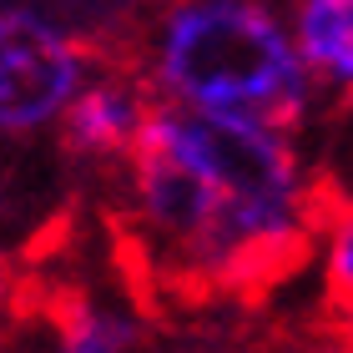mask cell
Here are the masks:
<instances>
[{
	"instance_id": "1",
	"label": "cell",
	"mask_w": 353,
	"mask_h": 353,
	"mask_svg": "<svg viewBox=\"0 0 353 353\" xmlns=\"http://www.w3.org/2000/svg\"><path fill=\"white\" fill-rule=\"evenodd\" d=\"M121 232L147 278L176 293H237L318 248L303 132L162 106L121 167Z\"/></svg>"
},
{
	"instance_id": "2",
	"label": "cell",
	"mask_w": 353,
	"mask_h": 353,
	"mask_svg": "<svg viewBox=\"0 0 353 353\" xmlns=\"http://www.w3.org/2000/svg\"><path fill=\"white\" fill-rule=\"evenodd\" d=\"M132 66L162 106L197 117L303 132L323 106L293 0H152Z\"/></svg>"
},
{
	"instance_id": "3",
	"label": "cell",
	"mask_w": 353,
	"mask_h": 353,
	"mask_svg": "<svg viewBox=\"0 0 353 353\" xmlns=\"http://www.w3.org/2000/svg\"><path fill=\"white\" fill-rule=\"evenodd\" d=\"M96 61L71 26L41 6H0V141L61 132Z\"/></svg>"
},
{
	"instance_id": "4",
	"label": "cell",
	"mask_w": 353,
	"mask_h": 353,
	"mask_svg": "<svg viewBox=\"0 0 353 353\" xmlns=\"http://www.w3.org/2000/svg\"><path fill=\"white\" fill-rule=\"evenodd\" d=\"M157 111H162V101L152 96V86L141 81L137 66H101L96 61L91 81L81 86V96L71 101L66 121H61V137L86 162L126 167L132 152L147 141Z\"/></svg>"
},
{
	"instance_id": "5",
	"label": "cell",
	"mask_w": 353,
	"mask_h": 353,
	"mask_svg": "<svg viewBox=\"0 0 353 353\" xmlns=\"http://www.w3.org/2000/svg\"><path fill=\"white\" fill-rule=\"evenodd\" d=\"M141 318L117 298H76L56 313H26L10 353H137Z\"/></svg>"
},
{
	"instance_id": "6",
	"label": "cell",
	"mask_w": 353,
	"mask_h": 353,
	"mask_svg": "<svg viewBox=\"0 0 353 353\" xmlns=\"http://www.w3.org/2000/svg\"><path fill=\"white\" fill-rule=\"evenodd\" d=\"M293 26L323 101L353 96V0H293Z\"/></svg>"
},
{
	"instance_id": "7",
	"label": "cell",
	"mask_w": 353,
	"mask_h": 353,
	"mask_svg": "<svg viewBox=\"0 0 353 353\" xmlns=\"http://www.w3.org/2000/svg\"><path fill=\"white\" fill-rule=\"evenodd\" d=\"M303 152H308L323 207L353 212V96L318 106V117L303 126Z\"/></svg>"
},
{
	"instance_id": "8",
	"label": "cell",
	"mask_w": 353,
	"mask_h": 353,
	"mask_svg": "<svg viewBox=\"0 0 353 353\" xmlns=\"http://www.w3.org/2000/svg\"><path fill=\"white\" fill-rule=\"evenodd\" d=\"M318 278H323V298L333 318L353 339V212H328L323 232H318Z\"/></svg>"
},
{
	"instance_id": "9",
	"label": "cell",
	"mask_w": 353,
	"mask_h": 353,
	"mask_svg": "<svg viewBox=\"0 0 353 353\" xmlns=\"http://www.w3.org/2000/svg\"><path fill=\"white\" fill-rule=\"evenodd\" d=\"M26 293H21V278L0 263V353H10V339H15V328L26 323Z\"/></svg>"
}]
</instances>
